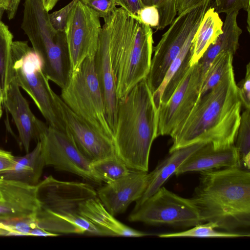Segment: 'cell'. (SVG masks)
I'll use <instances>...</instances> for the list:
<instances>
[{
  "label": "cell",
  "mask_w": 250,
  "mask_h": 250,
  "mask_svg": "<svg viewBox=\"0 0 250 250\" xmlns=\"http://www.w3.org/2000/svg\"><path fill=\"white\" fill-rule=\"evenodd\" d=\"M242 103L232 67L213 88L199 98L186 119L171 134L169 152L195 144L218 148L234 145Z\"/></svg>",
  "instance_id": "cell-1"
},
{
  "label": "cell",
  "mask_w": 250,
  "mask_h": 250,
  "mask_svg": "<svg viewBox=\"0 0 250 250\" xmlns=\"http://www.w3.org/2000/svg\"><path fill=\"white\" fill-rule=\"evenodd\" d=\"M191 200L202 223L235 231L250 226V172L239 166L200 172Z\"/></svg>",
  "instance_id": "cell-2"
},
{
  "label": "cell",
  "mask_w": 250,
  "mask_h": 250,
  "mask_svg": "<svg viewBox=\"0 0 250 250\" xmlns=\"http://www.w3.org/2000/svg\"><path fill=\"white\" fill-rule=\"evenodd\" d=\"M109 53L118 100L125 97L148 74L153 50L152 28L117 8L102 26Z\"/></svg>",
  "instance_id": "cell-3"
},
{
  "label": "cell",
  "mask_w": 250,
  "mask_h": 250,
  "mask_svg": "<svg viewBox=\"0 0 250 250\" xmlns=\"http://www.w3.org/2000/svg\"><path fill=\"white\" fill-rule=\"evenodd\" d=\"M158 122V110L144 79L118 100L113 143L116 155L129 169L148 171Z\"/></svg>",
  "instance_id": "cell-4"
},
{
  "label": "cell",
  "mask_w": 250,
  "mask_h": 250,
  "mask_svg": "<svg viewBox=\"0 0 250 250\" xmlns=\"http://www.w3.org/2000/svg\"><path fill=\"white\" fill-rule=\"evenodd\" d=\"M21 28L41 59L48 79L63 88L71 72L64 33L53 28L42 0H25Z\"/></svg>",
  "instance_id": "cell-5"
},
{
  "label": "cell",
  "mask_w": 250,
  "mask_h": 250,
  "mask_svg": "<svg viewBox=\"0 0 250 250\" xmlns=\"http://www.w3.org/2000/svg\"><path fill=\"white\" fill-rule=\"evenodd\" d=\"M11 59L14 79L32 99L48 126L66 132L41 59L27 42L13 41Z\"/></svg>",
  "instance_id": "cell-6"
},
{
  "label": "cell",
  "mask_w": 250,
  "mask_h": 250,
  "mask_svg": "<svg viewBox=\"0 0 250 250\" xmlns=\"http://www.w3.org/2000/svg\"><path fill=\"white\" fill-rule=\"evenodd\" d=\"M61 97L65 104L92 128L113 141L94 67V57L86 58L70 72Z\"/></svg>",
  "instance_id": "cell-7"
},
{
  "label": "cell",
  "mask_w": 250,
  "mask_h": 250,
  "mask_svg": "<svg viewBox=\"0 0 250 250\" xmlns=\"http://www.w3.org/2000/svg\"><path fill=\"white\" fill-rule=\"evenodd\" d=\"M36 187L41 208L77 225L89 234L107 236L103 230L83 216L80 212L82 203L98 197L97 191L90 185L60 181L50 175L39 182Z\"/></svg>",
  "instance_id": "cell-8"
},
{
  "label": "cell",
  "mask_w": 250,
  "mask_h": 250,
  "mask_svg": "<svg viewBox=\"0 0 250 250\" xmlns=\"http://www.w3.org/2000/svg\"><path fill=\"white\" fill-rule=\"evenodd\" d=\"M212 0H204L178 15L156 46L146 80L153 94L161 84L167 72L190 33L201 24Z\"/></svg>",
  "instance_id": "cell-9"
},
{
  "label": "cell",
  "mask_w": 250,
  "mask_h": 250,
  "mask_svg": "<svg viewBox=\"0 0 250 250\" xmlns=\"http://www.w3.org/2000/svg\"><path fill=\"white\" fill-rule=\"evenodd\" d=\"M128 219L150 225L192 227L202 223L198 209L191 199L180 196L164 187L139 204Z\"/></svg>",
  "instance_id": "cell-10"
},
{
  "label": "cell",
  "mask_w": 250,
  "mask_h": 250,
  "mask_svg": "<svg viewBox=\"0 0 250 250\" xmlns=\"http://www.w3.org/2000/svg\"><path fill=\"white\" fill-rule=\"evenodd\" d=\"M102 28L100 18L80 0L70 11L64 36L71 72L88 57H94Z\"/></svg>",
  "instance_id": "cell-11"
},
{
  "label": "cell",
  "mask_w": 250,
  "mask_h": 250,
  "mask_svg": "<svg viewBox=\"0 0 250 250\" xmlns=\"http://www.w3.org/2000/svg\"><path fill=\"white\" fill-rule=\"evenodd\" d=\"M204 74L192 65L167 102L158 109L157 136H170L186 119L199 100Z\"/></svg>",
  "instance_id": "cell-12"
},
{
  "label": "cell",
  "mask_w": 250,
  "mask_h": 250,
  "mask_svg": "<svg viewBox=\"0 0 250 250\" xmlns=\"http://www.w3.org/2000/svg\"><path fill=\"white\" fill-rule=\"evenodd\" d=\"M39 141L45 166L99 183L91 171V163L66 132L48 126Z\"/></svg>",
  "instance_id": "cell-13"
},
{
  "label": "cell",
  "mask_w": 250,
  "mask_h": 250,
  "mask_svg": "<svg viewBox=\"0 0 250 250\" xmlns=\"http://www.w3.org/2000/svg\"><path fill=\"white\" fill-rule=\"evenodd\" d=\"M56 102L66 132L91 163L116 155L112 139L90 126L76 114L57 94Z\"/></svg>",
  "instance_id": "cell-14"
},
{
  "label": "cell",
  "mask_w": 250,
  "mask_h": 250,
  "mask_svg": "<svg viewBox=\"0 0 250 250\" xmlns=\"http://www.w3.org/2000/svg\"><path fill=\"white\" fill-rule=\"evenodd\" d=\"M147 179V172L130 171L126 175L99 188L97 196L112 215L123 213L131 203L142 196Z\"/></svg>",
  "instance_id": "cell-15"
},
{
  "label": "cell",
  "mask_w": 250,
  "mask_h": 250,
  "mask_svg": "<svg viewBox=\"0 0 250 250\" xmlns=\"http://www.w3.org/2000/svg\"><path fill=\"white\" fill-rule=\"evenodd\" d=\"M3 104L11 115L21 142L25 151L28 152L31 142L33 140L39 141L48 126L32 113L14 78L8 87Z\"/></svg>",
  "instance_id": "cell-16"
},
{
  "label": "cell",
  "mask_w": 250,
  "mask_h": 250,
  "mask_svg": "<svg viewBox=\"0 0 250 250\" xmlns=\"http://www.w3.org/2000/svg\"><path fill=\"white\" fill-rule=\"evenodd\" d=\"M36 186L0 178V222L35 217L40 208Z\"/></svg>",
  "instance_id": "cell-17"
},
{
  "label": "cell",
  "mask_w": 250,
  "mask_h": 250,
  "mask_svg": "<svg viewBox=\"0 0 250 250\" xmlns=\"http://www.w3.org/2000/svg\"><path fill=\"white\" fill-rule=\"evenodd\" d=\"M94 67L104 100L106 119L113 133L116 125L118 100L116 94L108 39L103 27L94 57Z\"/></svg>",
  "instance_id": "cell-18"
},
{
  "label": "cell",
  "mask_w": 250,
  "mask_h": 250,
  "mask_svg": "<svg viewBox=\"0 0 250 250\" xmlns=\"http://www.w3.org/2000/svg\"><path fill=\"white\" fill-rule=\"evenodd\" d=\"M236 166H240V164L238 153L234 145L217 148L211 143H206L188 157L174 174L178 176L189 172Z\"/></svg>",
  "instance_id": "cell-19"
},
{
  "label": "cell",
  "mask_w": 250,
  "mask_h": 250,
  "mask_svg": "<svg viewBox=\"0 0 250 250\" xmlns=\"http://www.w3.org/2000/svg\"><path fill=\"white\" fill-rule=\"evenodd\" d=\"M80 210L83 216L103 230L107 236L141 237L149 235L119 221L105 208L98 197L82 203Z\"/></svg>",
  "instance_id": "cell-20"
},
{
  "label": "cell",
  "mask_w": 250,
  "mask_h": 250,
  "mask_svg": "<svg viewBox=\"0 0 250 250\" xmlns=\"http://www.w3.org/2000/svg\"><path fill=\"white\" fill-rule=\"evenodd\" d=\"M205 143L195 144L169 152L168 156L161 161L152 171L148 173L146 188L141 198L136 201L135 205L140 204L155 193L186 159Z\"/></svg>",
  "instance_id": "cell-21"
},
{
  "label": "cell",
  "mask_w": 250,
  "mask_h": 250,
  "mask_svg": "<svg viewBox=\"0 0 250 250\" xmlns=\"http://www.w3.org/2000/svg\"><path fill=\"white\" fill-rule=\"evenodd\" d=\"M238 12L226 14L222 27V33L211 43L197 62L205 75L214 59L220 53L229 52L233 55L239 46V38L242 30L239 26L237 18Z\"/></svg>",
  "instance_id": "cell-22"
},
{
  "label": "cell",
  "mask_w": 250,
  "mask_h": 250,
  "mask_svg": "<svg viewBox=\"0 0 250 250\" xmlns=\"http://www.w3.org/2000/svg\"><path fill=\"white\" fill-rule=\"evenodd\" d=\"M16 162L13 168L0 175V178L21 182L36 186L45 166L40 141L34 149L23 156H15Z\"/></svg>",
  "instance_id": "cell-23"
},
{
  "label": "cell",
  "mask_w": 250,
  "mask_h": 250,
  "mask_svg": "<svg viewBox=\"0 0 250 250\" xmlns=\"http://www.w3.org/2000/svg\"><path fill=\"white\" fill-rule=\"evenodd\" d=\"M223 22L211 6L205 12L193 38L191 66L197 63L208 46L222 33Z\"/></svg>",
  "instance_id": "cell-24"
},
{
  "label": "cell",
  "mask_w": 250,
  "mask_h": 250,
  "mask_svg": "<svg viewBox=\"0 0 250 250\" xmlns=\"http://www.w3.org/2000/svg\"><path fill=\"white\" fill-rule=\"evenodd\" d=\"M13 36L8 27L0 23V104L6 97L8 87L14 75L11 59Z\"/></svg>",
  "instance_id": "cell-25"
},
{
  "label": "cell",
  "mask_w": 250,
  "mask_h": 250,
  "mask_svg": "<svg viewBox=\"0 0 250 250\" xmlns=\"http://www.w3.org/2000/svg\"><path fill=\"white\" fill-rule=\"evenodd\" d=\"M90 167L99 183L102 182L106 184L112 182L130 171L117 155L91 163Z\"/></svg>",
  "instance_id": "cell-26"
},
{
  "label": "cell",
  "mask_w": 250,
  "mask_h": 250,
  "mask_svg": "<svg viewBox=\"0 0 250 250\" xmlns=\"http://www.w3.org/2000/svg\"><path fill=\"white\" fill-rule=\"evenodd\" d=\"M233 56L229 52H223L214 59L204 75L199 98L216 85L233 67Z\"/></svg>",
  "instance_id": "cell-27"
},
{
  "label": "cell",
  "mask_w": 250,
  "mask_h": 250,
  "mask_svg": "<svg viewBox=\"0 0 250 250\" xmlns=\"http://www.w3.org/2000/svg\"><path fill=\"white\" fill-rule=\"evenodd\" d=\"M200 223L192 227L187 230L160 234L158 236L160 238L174 237H199V238H238L250 237L249 232L237 231H217V226L212 222Z\"/></svg>",
  "instance_id": "cell-28"
},
{
  "label": "cell",
  "mask_w": 250,
  "mask_h": 250,
  "mask_svg": "<svg viewBox=\"0 0 250 250\" xmlns=\"http://www.w3.org/2000/svg\"><path fill=\"white\" fill-rule=\"evenodd\" d=\"M234 145L239 155L240 166L250 167V108H246L241 115L240 124Z\"/></svg>",
  "instance_id": "cell-29"
},
{
  "label": "cell",
  "mask_w": 250,
  "mask_h": 250,
  "mask_svg": "<svg viewBox=\"0 0 250 250\" xmlns=\"http://www.w3.org/2000/svg\"><path fill=\"white\" fill-rule=\"evenodd\" d=\"M35 221L37 227L54 233H85V230L81 228L57 217L41 208L40 207L36 213Z\"/></svg>",
  "instance_id": "cell-30"
},
{
  "label": "cell",
  "mask_w": 250,
  "mask_h": 250,
  "mask_svg": "<svg viewBox=\"0 0 250 250\" xmlns=\"http://www.w3.org/2000/svg\"><path fill=\"white\" fill-rule=\"evenodd\" d=\"M199 27L195 28L190 33L178 55L169 66L161 84L157 90L152 94L153 101L158 110L161 105V99L164 88L168 81L172 76L180 68L184 62L187 59L191 58L192 42Z\"/></svg>",
  "instance_id": "cell-31"
},
{
  "label": "cell",
  "mask_w": 250,
  "mask_h": 250,
  "mask_svg": "<svg viewBox=\"0 0 250 250\" xmlns=\"http://www.w3.org/2000/svg\"><path fill=\"white\" fill-rule=\"evenodd\" d=\"M144 6L155 5L158 9L160 20L156 30H161L170 25L177 15L175 0H141Z\"/></svg>",
  "instance_id": "cell-32"
},
{
  "label": "cell",
  "mask_w": 250,
  "mask_h": 250,
  "mask_svg": "<svg viewBox=\"0 0 250 250\" xmlns=\"http://www.w3.org/2000/svg\"><path fill=\"white\" fill-rule=\"evenodd\" d=\"M93 10L99 18L106 21L116 10L115 0H80Z\"/></svg>",
  "instance_id": "cell-33"
},
{
  "label": "cell",
  "mask_w": 250,
  "mask_h": 250,
  "mask_svg": "<svg viewBox=\"0 0 250 250\" xmlns=\"http://www.w3.org/2000/svg\"><path fill=\"white\" fill-rule=\"evenodd\" d=\"M212 7L218 14L239 12L241 10L250 13V0H212Z\"/></svg>",
  "instance_id": "cell-34"
},
{
  "label": "cell",
  "mask_w": 250,
  "mask_h": 250,
  "mask_svg": "<svg viewBox=\"0 0 250 250\" xmlns=\"http://www.w3.org/2000/svg\"><path fill=\"white\" fill-rule=\"evenodd\" d=\"M79 0H72L61 9L49 14L51 24L57 32L64 33L69 14Z\"/></svg>",
  "instance_id": "cell-35"
},
{
  "label": "cell",
  "mask_w": 250,
  "mask_h": 250,
  "mask_svg": "<svg viewBox=\"0 0 250 250\" xmlns=\"http://www.w3.org/2000/svg\"><path fill=\"white\" fill-rule=\"evenodd\" d=\"M138 20L155 30L160 20L158 9L155 5L145 6L139 12Z\"/></svg>",
  "instance_id": "cell-36"
},
{
  "label": "cell",
  "mask_w": 250,
  "mask_h": 250,
  "mask_svg": "<svg viewBox=\"0 0 250 250\" xmlns=\"http://www.w3.org/2000/svg\"><path fill=\"white\" fill-rule=\"evenodd\" d=\"M240 94L242 106L245 109L250 108V63L246 66L245 76L237 84Z\"/></svg>",
  "instance_id": "cell-37"
},
{
  "label": "cell",
  "mask_w": 250,
  "mask_h": 250,
  "mask_svg": "<svg viewBox=\"0 0 250 250\" xmlns=\"http://www.w3.org/2000/svg\"><path fill=\"white\" fill-rule=\"evenodd\" d=\"M119 5L132 17L138 19L140 11L145 6L141 0H115Z\"/></svg>",
  "instance_id": "cell-38"
},
{
  "label": "cell",
  "mask_w": 250,
  "mask_h": 250,
  "mask_svg": "<svg viewBox=\"0 0 250 250\" xmlns=\"http://www.w3.org/2000/svg\"><path fill=\"white\" fill-rule=\"evenodd\" d=\"M16 162L15 156L0 148V175L12 169Z\"/></svg>",
  "instance_id": "cell-39"
},
{
  "label": "cell",
  "mask_w": 250,
  "mask_h": 250,
  "mask_svg": "<svg viewBox=\"0 0 250 250\" xmlns=\"http://www.w3.org/2000/svg\"><path fill=\"white\" fill-rule=\"evenodd\" d=\"M21 0H0V6L6 12L9 20L13 19L17 13Z\"/></svg>",
  "instance_id": "cell-40"
},
{
  "label": "cell",
  "mask_w": 250,
  "mask_h": 250,
  "mask_svg": "<svg viewBox=\"0 0 250 250\" xmlns=\"http://www.w3.org/2000/svg\"><path fill=\"white\" fill-rule=\"evenodd\" d=\"M204 0H175L177 15L192 7Z\"/></svg>",
  "instance_id": "cell-41"
},
{
  "label": "cell",
  "mask_w": 250,
  "mask_h": 250,
  "mask_svg": "<svg viewBox=\"0 0 250 250\" xmlns=\"http://www.w3.org/2000/svg\"><path fill=\"white\" fill-rule=\"evenodd\" d=\"M59 0H42L44 9L47 11L51 10Z\"/></svg>",
  "instance_id": "cell-42"
},
{
  "label": "cell",
  "mask_w": 250,
  "mask_h": 250,
  "mask_svg": "<svg viewBox=\"0 0 250 250\" xmlns=\"http://www.w3.org/2000/svg\"><path fill=\"white\" fill-rule=\"evenodd\" d=\"M4 11L5 10L0 6V23L1 22V19Z\"/></svg>",
  "instance_id": "cell-43"
},
{
  "label": "cell",
  "mask_w": 250,
  "mask_h": 250,
  "mask_svg": "<svg viewBox=\"0 0 250 250\" xmlns=\"http://www.w3.org/2000/svg\"><path fill=\"white\" fill-rule=\"evenodd\" d=\"M2 199V195L0 190V200Z\"/></svg>",
  "instance_id": "cell-44"
}]
</instances>
